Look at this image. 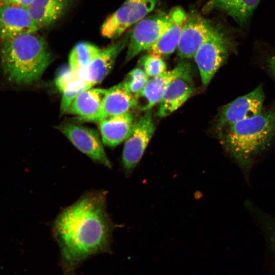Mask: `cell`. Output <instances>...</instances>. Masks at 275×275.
<instances>
[{
	"label": "cell",
	"mask_w": 275,
	"mask_h": 275,
	"mask_svg": "<svg viewBox=\"0 0 275 275\" xmlns=\"http://www.w3.org/2000/svg\"><path fill=\"white\" fill-rule=\"evenodd\" d=\"M106 90L91 88L82 92L72 102L66 113L79 118L94 115L99 109Z\"/></svg>",
	"instance_id": "obj_20"
},
{
	"label": "cell",
	"mask_w": 275,
	"mask_h": 275,
	"mask_svg": "<svg viewBox=\"0 0 275 275\" xmlns=\"http://www.w3.org/2000/svg\"><path fill=\"white\" fill-rule=\"evenodd\" d=\"M57 128L77 149L93 161L108 168H112V163L105 152L102 139L96 130L69 122L62 123Z\"/></svg>",
	"instance_id": "obj_9"
},
{
	"label": "cell",
	"mask_w": 275,
	"mask_h": 275,
	"mask_svg": "<svg viewBox=\"0 0 275 275\" xmlns=\"http://www.w3.org/2000/svg\"><path fill=\"white\" fill-rule=\"evenodd\" d=\"M264 98L263 88L261 86H258L251 92L223 106L217 118L219 134L232 124L261 113Z\"/></svg>",
	"instance_id": "obj_10"
},
{
	"label": "cell",
	"mask_w": 275,
	"mask_h": 275,
	"mask_svg": "<svg viewBox=\"0 0 275 275\" xmlns=\"http://www.w3.org/2000/svg\"><path fill=\"white\" fill-rule=\"evenodd\" d=\"M34 0H1L2 4L18 6L27 8Z\"/></svg>",
	"instance_id": "obj_25"
},
{
	"label": "cell",
	"mask_w": 275,
	"mask_h": 275,
	"mask_svg": "<svg viewBox=\"0 0 275 275\" xmlns=\"http://www.w3.org/2000/svg\"><path fill=\"white\" fill-rule=\"evenodd\" d=\"M230 37L221 29L213 28L211 34L194 56L202 85L208 86L224 64L233 48Z\"/></svg>",
	"instance_id": "obj_4"
},
{
	"label": "cell",
	"mask_w": 275,
	"mask_h": 275,
	"mask_svg": "<svg viewBox=\"0 0 275 275\" xmlns=\"http://www.w3.org/2000/svg\"><path fill=\"white\" fill-rule=\"evenodd\" d=\"M190 69L191 66L188 63L181 62L173 69L149 79L137 99H141L143 101L139 105L140 109L145 112L151 110L152 107L159 103L170 83Z\"/></svg>",
	"instance_id": "obj_15"
},
{
	"label": "cell",
	"mask_w": 275,
	"mask_h": 275,
	"mask_svg": "<svg viewBox=\"0 0 275 275\" xmlns=\"http://www.w3.org/2000/svg\"><path fill=\"white\" fill-rule=\"evenodd\" d=\"M149 77L141 68H135L127 74L124 82L130 93L138 99Z\"/></svg>",
	"instance_id": "obj_23"
},
{
	"label": "cell",
	"mask_w": 275,
	"mask_h": 275,
	"mask_svg": "<svg viewBox=\"0 0 275 275\" xmlns=\"http://www.w3.org/2000/svg\"><path fill=\"white\" fill-rule=\"evenodd\" d=\"M213 28L207 20L197 14L187 15L177 47L178 56L182 59L193 58Z\"/></svg>",
	"instance_id": "obj_12"
},
{
	"label": "cell",
	"mask_w": 275,
	"mask_h": 275,
	"mask_svg": "<svg viewBox=\"0 0 275 275\" xmlns=\"http://www.w3.org/2000/svg\"><path fill=\"white\" fill-rule=\"evenodd\" d=\"M101 49L88 42L77 44L69 56V69L77 71L90 64L100 52Z\"/></svg>",
	"instance_id": "obj_21"
},
{
	"label": "cell",
	"mask_w": 275,
	"mask_h": 275,
	"mask_svg": "<svg viewBox=\"0 0 275 275\" xmlns=\"http://www.w3.org/2000/svg\"><path fill=\"white\" fill-rule=\"evenodd\" d=\"M130 33H127L119 40L104 49L87 66L77 71L66 70V78L69 82L79 79L95 85L100 82L112 70L116 58L128 45Z\"/></svg>",
	"instance_id": "obj_7"
},
{
	"label": "cell",
	"mask_w": 275,
	"mask_h": 275,
	"mask_svg": "<svg viewBox=\"0 0 275 275\" xmlns=\"http://www.w3.org/2000/svg\"><path fill=\"white\" fill-rule=\"evenodd\" d=\"M194 90L190 69L170 83L159 102L157 116L163 118L175 112L191 96Z\"/></svg>",
	"instance_id": "obj_14"
},
{
	"label": "cell",
	"mask_w": 275,
	"mask_h": 275,
	"mask_svg": "<svg viewBox=\"0 0 275 275\" xmlns=\"http://www.w3.org/2000/svg\"><path fill=\"white\" fill-rule=\"evenodd\" d=\"M172 23L170 13H160L143 18L130 34L125 61L129 62L141 52L148 50Z\"/></svg>",
	"instance_id": "obj_5"
},
{
	"label": "cell",
	"mask_w": 275,
	"mask_h": 275,
	"mask_svg": "<svg viewBox=\"0 0 275 275\" xmlns=\"http://www.w3.org/2000/svg\"><path fill=\"white\" fill-rule=\"evenodd\" d=\"M140 62L149 77L157 76L167 71L166 63L158 55L148 53L142 57Z\"/></svg>",
	"instance_id": "obj_24"
},
{
	"label": "cell",
	"mask_w": 275,
	"mask_h": 275,
	"mask_svg": "<svg viewBox=\"0 0 275 275\" xmlns=\"http://www.w3.org/2000/svg\"><path fill=\"white\" fill-rule=\"evenodd\" d=\"M39 29L26 8L8 4L0 5V40L35 33Z\"/></svg>",
	"instance_id": "obj_13"
},
{
	"label": "cell",
	"mask_w": 275,
	"mask_h": 275,
	"mask_svg": "<svg viewBox=\"0 0 275 275\" xmlns=\"http://www.w3.org/2000/svg\"><path fill=\"white\" fill-rule=\"evenodd\" d=\"M73 0H34L27 9L39 29L57 20Z\"/></svg>",
	"instance_id": "obj_18"
},
{
	"label": "cell",
	"mask_w": 275,
	"mask_h": 275,
	"mask_svg": "<svg viewBox=\"0 0 275 275\" xmlns=\"http://www.w3.org/2000/svg\"><path fill=\"white\" fill-rule=\"evenodd\" d=\"M138 106V101L124 81L107 89L98 111L88 117H76L81 122H99L105 119L130 112Z\"/></svg>",
	"instance_id": "obj_11"
},
{
	"label": "cell",
	"mask_w": 275,
	"mask_h": 275,
	"mask_svg": "<svg viewBox=\"0 0 275 275\" xmlns=\"http://www.w3.org/2000/svg\"><path fill=\"white\" fill-rule=\"evenodd\" d=\"M157 0H126L103 23V36L116 39L132 24L145 18L155 7Z\"/></svg>",
	"instance_id": "obj_6"
},
{
	"label": "cell",
	"mask_w": 275,
	"mask_h": 275,
	"mask_svg": "<svg viewBox=\"0 0 275 275\" xmlns=\"http://www.w3.org/2000/svg\"><path fill=\"white\" fill-rule=\"evenodd\" d=\"M261 0H209L205 9L223 11L240 26L246 25Z\"/></svg>",
	"instance_id": "obj_19"
},
{
	"label": "cell",
	"mask_w": 275,
	"mask_h": 275,
	"mask_svg": "<svg viewBox=\"0 0 275 275\" xmlns=\"http://www.w3.org/2000/svg\"><path fill=\"white\" fill-rule=\"evenodd\" d=\"M227 150L246 174L275 135V108L237 122L220 134Z\"/></svg>",
	"instance_id": "obj_3"
},
{
	"label": "cell",
	"mask_w": 275,
	"mask_h": 275,
	"mask_svg": "<svg viewBox=\"0 0 275 275\" xmlns=\"http://www.w3.org/2000/svg\"><path fill=\"white\" fill-rule=\"evenodd\" d=\"M169 13L172 19L170 26L147 50L148 53L162 57L169 55L177 49L181 30L187 15L179 7L174 8Z\"/></svg>",
	"instance_id": "obj_17"
},
{
	"label": "cell",
	"mask_w": 275,
	"mask_h": 275,
	"mask_svg": "<svg viewBox=\"0 0 275 275\" xmlns=\"http://www.w3.org/2000/svg\"><path fill=\"white\" fill-rule=\"evenodd\" d=\"M155 129L151 110L145 112L135 121L122 152V164L127 175L130 174L139 163Z\"/></svg>",
	"instance_id": "obj_8"
},
{
	"label": "cell",
	"mask_w": 275,
	"mask_h": 275,
	"mask_svg": "<svg viewBox=\"0 0 275 275\" xmlns=\"http://www.w3.org/2000/svg\"><path fill=\"white\" fill-rule=\"evenodd\" d=\"M113 229L104 191L87 193L63 209L52 230L65 275L72 274L89 257L108 252Z\"/></svg>",
	"instance_id": "obj_1"
},
{
	"label": "cell",
	"mask_w": 275,
	"mask_h": 275,
	"mask_svg": "<svg viewBox=\"0 0 275 275\" xmlns=\"http://www.w3.org/2000/svg\"><path fill=\"white\" fill-rule=\"evenodd\" d=\"M135 120L130 112L113 116L99 122L103 143L111 148L126 141L131 134Z\"/></svg>",
	"instance_id": "obj_16"
},
{
	"label": "cell",
	"mask_w": 275,
	"mask_h": 275,
	"mask_svg": "<svg viewBox=\"0 0 275 275\" xmlns=\"http://www.w3.org/2000/svg\"><path fill=\"white\" fill-rule=\"evenodd\" d=\"M0 57L3 72L8 79L21 85L39 79L51 59L45 41L35 33L3 41Z\"/></svg>",
	"instance_id": "obj_2"
},
{
	"label": "cell",
	"mask_w": 275,
	"mask_h": 275,
	"mask_svg": "<svg viewBox=\"0 0 275 275\" xmlns=\"http://www.w3.org/2000/svg\"><path fill=\"white\" fill-rule=\"evenodd\" d=\"M94 86L91 83L79 79L72 80L67 84L62 91L61 114L67 113L72 102L79 94Z\"/></svg>",
	"instance_id": "obj_22"
},
{
	"label": "cell",
	"mask_w": 275,
	"mask_h": 275,
	"mask_svg": "<svg viewBox=\"0 0 275 275\" xmlns=\"http://www.w3.org/2000/svg\"><path fill=\"white\" fill-rule=\"evenodd\" d=\"M267 63L269 70L275 78V54L268 59Z\"/></svg>",
	"instance_id": "obj_26"
}]
</instances>
